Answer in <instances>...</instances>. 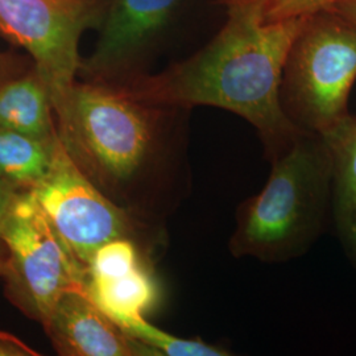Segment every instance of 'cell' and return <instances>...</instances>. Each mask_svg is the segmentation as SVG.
I'll return each mask as SVG.
<instances>
[{
  "label": "cell",
  "mask_w": 356,
  "mask_h": 356,
  "mask_svg": "<svg viewBox=\"0 0 356 356\" xmlns=\"http://www.w3.org/2000/svg\"><path fill=\"white\" fill-rule=\"evenodd\" d=\"M189 111L76 79L54 115L65 152L82 175L113 202L154 223L189 182Z\"/></svg>",
  "instance_id": "6da1fadb"
},
{
  "label": "cell",
  "mask_w": 356,
  "mask_h": 356,
  "mask_svg": "<svg viewBox=\"0 0 356 356\" xmlns=\"http://www.w3.org/2000/svg\"><path fill=\"white\" fill-rule=\"evenodd\" d=\"M216 3L225 8L226 22L204 48L160 73L114 85L161 106L188 110L210 106L234 113L254 126L270 160L302 134L282 113L280 81L306 16L267 22V0Z\"/></svg>",
  "instance_id": "7a4b0ae2"
},
{
  "label": "cell",
  "mask_w": 356,
  "mask_h": 356,
  "mask_svg": "<svg viewBox=\"0 0 356 356\" xmlns=\"http://www.w3.org/2000/svg\"><path fill=\"white\" fill-rule=\"evenodd\" d=\"M269 163L266 186L236 210L229 252L286 263L304 256L332 222V157L322 136L302 132Z\"/></svg>",
  "instance_id": "3957f363"
},
{
  "label": "cell",
  "mask_w": 356,
  "mask_h": 356,
  "mask_svg": "<svg viewBox=\"0 0 356 356\" xmlns=\"http://www.w3.org/2000/svg\"><path fill=\"white\" fill-rule=\"evenodd\" d=\"M355 81V24L331 8L307 15L282 66V113L298 131L323 136L350 115Z\"/></svg>",
  "instance_id": "277c9868"
},
{
  "label": "cell",
  "mask_w": 356,
  "mask_h": 356,
  "mask_svg": "<svg viewBox=\"0 0 356 356\" xmlns=\"http://www.w3.org/2000/svg\"><path fill=\"white\" fill-rule=\"evenodd\" d=\"M4 296L26 317L42 323L60 297L85 292L86 268L67 251L31 191L20 193L3 220Z\"/></svg>",
  "instance_id": "5b68a950"
},
{
  "label": "cell",
  "mask_w": 356,
  "mask_h": 356,
  "mask_svg": "<svg viewBox=\"0 0 356 356\" xmlns=\"http://www.w3.org/2000/svg\"><path fill=\"white\" fill-rule=\"evenodd\" d=\"M31 193L67 251L85 268L104 243L126 238L151 252L163 235L156 223L115 204L92 185L61 141L49 175Z\"/></svg>",
  "instance_id": "8992f818"
},
{
  "label": "cell",
  "mask_w": 356,
  "mask_h": 356,
  "mask_svg": "<svg viewBox=\"0 0 356 356\" xmlns=\"http://www.w3.org/2000/svg\"><path fill=\"white\" fill-rule=\"evenodd\" d=\"M107 0H0V33L23 48L51 94L64 102L81 67L79 41L98 29Z\"/></svg>",
  "instance_id": "52a82bcc"
},
{
  "label": "cell",
  "mask_w": 356,
  "mask_h": 356,
  "mask_svg": "<svg viewBox=\"0 0 356 356\" xmlns=\"http://www.w3.org/2000/svg\"><path fill=\"white\" fill-rule=\"evenodd\" d=\"M198 0H107L99 36L78 76L123 83L145 74L147 63Z\"/></svg>",
  "instance_id": "ba28073f"
},
{
  "label": "cell",
  "mask_w": 356,
  "mask_h": 356,
  "mask_svg": "<svg viewBox=\"0 0 356 356\" xmlns=\"http://www.w3.org/2000/svg\"><path fill=\"white\" fill-rule=\"evenodd\" d=\"M63 356H157L122 330L82 291L60 297L41 323Z\"/></svg>",
  "instance_id": "9c48e42d"
},
{
  "label": "cell",
  "mask_w": 356,
  "mask_h": 356,
  "mask_svg": "<svg viewBox=\"0 0 356 356\" xmlns=\"http://www.w3.org/2000/svg\"><path fill=\"white\" fill-rule=\"evenodd\" d=\"M0 128L38 140H58L51 94L35 65L0 83Z\"/></svg>",
  "instance_id": "30bf717a"
},
{
  "label": "cell",
  "mask_w": 356,
  "mask_h": 356,
  "mask_svg": "<svg viewBox=\"0 0 356 356\" xmlns=\"http://www.w3.org/2000/svg\"><path fill=\"white\" fill-rule=\"evenodd\" d=\"M85 293L110 318L145 316L160 300L151 260H143L106 276L88 277Z\"/></svg>",
  "instance_id": "8fae6325"
},
{
  "label": "cell",
  "mask_w": 356,
  "mask_h": 356,
  "mask_svg": "<svg viewBox=\"0 0 356 356\" xmlns=\"http://www.w3.org/2000/svg\"><path fill=\"white\" fill-rule=\"evenodd\" d=\"M60 145L0 128V179L16 191H35L51 172Z\"/></svg>",
  "instance_id": "7c38bea8"
},
{
  "label": "cell",
  "mask_w": 356,
  "mask_h": 356,
  "mask_svg": "<svg viewBox=\"0 0 356 356\" xmlns=\"http://www.w3.org/2000/svg\"><path fill=\"white\" fill-rule=\"evenodd\" d=\"M322 138L332 157V223L337 225L356 211V116L348 115Z\"/></svg>",
  "instance_id": "4fadbf2b"
},
{
  "label": "cell",
  "mask_w": 356,
  "mask_h": 356,
  "mask_svg": "<svg viewBox=\"0 0 356 356\" xmlns=\"http://www.w3.org/2000/svg\"><path fill=\"white\" fill-rule=\"evenodd\" d=\"M138 342L145 344L157 356H229L226 348L209 344L202 339H186L172 335L154 326L144 316H120L111 318Z\"/></svg>",
  "instance_id": "5bb4252c"
},
{
  "label": "cell",
  "mask_w": 356,
  "mask_h": 356,
  "mask_svg": "<svg viewBox=\"0 0 356 356\" xmlns=\"http://www.w3.org/2000/svg\"><path fill=\"white\" fill-rule=\"evenodd\" d=\"M335 1L337 0H267L266 20L280 22L286 19L302 17L329 8Z\"/></svg>",
  "instance_id": "9a60e30c"
},
{
  "label": "cell",
  "mask_w": 356,
  "mask_h": 356,
  "mask_svg": "<svg viewBox=\"0 0 356 356\" xmlns=\"http://www.w3.org/2000/svg\"><path fill=\"white\" fill-rule=\"evenodd\" d=\"M33 65L31 58H26L13 53L0 51V83L15 76L22 74Z\"/></svg>",
  "instance_id": "2e32d148"
},
{
  "label": "cell",
  "mask_w": 356,
  "mask_h": 356,
  "mask_svg": "<svg viewBox=\"0 0 356 356\" xmlns=\"http://www.w3.org/2000/svg\"><path fill=\"white\" fill-rule=\"evenodd\" d=\"M38 351L29 347L11 332L0 330V356H38Z\"/></svg>",
  "instance_id": "e0dca14e"
},
{
  "label": "cell",
  "mask_w": 356,
  "mask_h": 356,
  "mask_svg": "<svg viewBox=\"0 0 356 356\" xmlns=\"http://www.w3.org/2000/svg\"><path fill=\"white\" fill-rule=\"evenodd\" d=\"M344 250L356 266V211L335 225Z\"/></svg>",
  "instance_id": "ac0fdd59"
},
{
  "label": "cell",
  "mask_w": 356,
  "mask_h": 356,
  "mask_svg": "<svg viewBox=\"0 0 356 356\" xmlns=\"http://www.w3.org/2000/svg\"><path fill=\"white\" fill-rule=\"evenodd\" d=\"M22 191H16L11 185H8L7 182L0 179V229H1V225H3L4 218H6L8 210L13 206V201L16 200V197Z\"/></svg>",
  "instance_id": "d6986e66"
},
{
  "label": "cell",
  "mask_w": 356,
  "mask_h": 356,
  "mask_svg": "<svg viewBox=\"0 0 356 356\" xmlns=\"http://www.w3.org/2000/svg\"><path fill=\"white\" fill-rule=\"evenodd\" d=\"M329 8L342 15L348 22L356 26V0H337Z\"/></svg>",
  "instance_id": "ffe728a7"
},
{
  "label": "cell",
  "mask_w": 356,
  "mask_h": 356,
  "mask_svg": "<svg viewBox=\"0 0 356 356\" xmlns=\"http://www.w3.org/2000/svg\"><path fill=\"white\" fill-rule=\"evenodd\" d=\"M6 247L4 244L0 242V279H1V275L4 272V266H6Z\"/></svg>",
  "instance_id": "44dd1931"
}]
</instances>
